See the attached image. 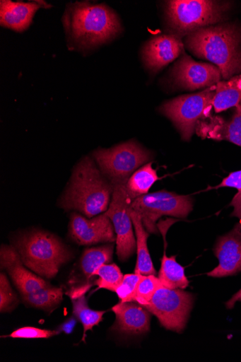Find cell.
Masks as SVG:
<instances>
[{"instance_id":"cell-23","label":"cell","mask_w":241,"mask_h":362,"mask_svg":"<svg viewBox=\"0 0 241 362\" xmlns=\"http://www.w3.org/2000/svg\"><path fill=\"white\" fill-rule=\"evenodd\" d=\"M163 287L169 289H184L189 286L185 269L177 262L176 256L167 257L164 252L158 277Z\"/></svg>"},{"instance_id":"cell-3","label":"cell","mask_w":241,"mask_h":362,"mask_svg":"<svg viewBox=\"0 0 241 362\" xmlns=\"http://www.w3.org/2000/svg\"><path fill=\"white\" fill-rule=\"evenodd\" d=\"M63 23L69 37L80 49L107 42L122 31L119 19L112 9L88 2L69 6Z\"/></svg>"},{"instance_id":"cell-13","label":"cell","mask_w":241,"mask_h":362,"mask_svg":"<svg viewBox=\"0 0 241 362\" xmlns=\"http://www.w3.org/2000/svg\"><path fill=\"white\" fill-rule=\"evenodd\" d=\"M1 267L6 270L21 295L51 286L42 277L30 272L23 264L14 246L4 245L0 251Z\"/></svg>"},{"instance_id":"cell-1","label":"cell","mask_w":241,"mask_h":362,"mask_svg":"<svg viewBox=\"0 0 241 362\" xmlns=\"http://www.w3.org/2000/svg\"><path fill=\"white\" fill-rule=\"evenodd\" d=\"M187 49L196 57L213 63L227 81L241 73V26L222 23L201 28L185 40Z\"/></svg>"},{"instance_id":"cell-12","label":"cell","mask_w":241,"mask_h":362,"mask_svg":"<svg viewBox=\"0 0 241 362\" xmlns=\"http://www.w3.org/2000/svg\"><path fill=\"white\" fill-rule=\"evenodd\" d=\"M69 235L80 245L113 243L117 241L114 225L106 212L90 218L73 213Z\"/></svg>"},{"instance_id":"cell-19","label":"cell","mask_w":241,"mask_h":362,"mask_svg":"<svg viewBox=\"0 0 241 362\" xmlns=\"http://www.w3.org/2000/svg\"><path fill=\"white\" fill-rule=\"evenodd\" d=\"M90 284H82L72 288L66 294L71 298L73 304L74 316L83 326V341L86 342V334L92 331L103 320L106 311H95L91 310L88 305L86 293L90 288Z\"/></svg>"},{"instance_id":"cell-28","label":"cell","mask_w":241,"mask_h":362,"mask_svg":"<svg viewBox=\"0 0 241 362\" xmlns=\"http://www.w3.org/2000/svg\"><path fill=\"white\" fill-rule=\"evenodd\" d=\"M222 187H233L237 189V193L234 196L229 206L233 207V212L231 214V216L239 218L241 222V170L230 173L227 177L223 179L220 185L214 187H209L208 190Z\"/></svg>"},{"instance_id":"cell-2","label":"cell","mask_w":241,"mask_h":362,"mask_svg":"<svg viewBox=\"0 0 241 362\" xmlns=\"http://www.w3.org/2000/svg\"><path fill=\"white\" fill-rule=\"evenodd\" d=\"M113 190L112 183L97 168L94 160L86 157L75 168L59 206L90 218L107 212Z\"/></svg>"},{"instance_id":"cell-15","label":"cell","mask_w":241,"mask_h":362,"mask_svg":"<svg viewBox=\"0 0 241 362\" xmlns=\"http://www.w3.org/2000/svg\"><path fill=\"white\" fill-rule=\"evenodd\" d=\"M182 39L172 35H161L151 39L143 49V58L147 68L157 73L182 54Z\"/></svg>"},{"instance_id":"cell-16","label":"cell","mask_w":241,"mask_h":362,"mask_svg":"<svg viewBox=\"0 0 241 362\" xmlns=\"http://www.w3.org/2000/svg\"><path fill=\"white\" fill-rule=\"evenodd\" d=\"M116 321L112 330L124 335H142L151 328V313L134 302H120L112 308Z\"/></svg>"},{"instance_id":"cell-30","label":"cell","mask_w":241,"mask_h":362,"mask_svg":"<svg viewBox=\"0 0 241 362\" xmlns=\"http://www.w3.org/2000/svg\"><path fill=\"white\" fill-rule=\"evenodd\" d=\"M60 334L59 331L45 330L34 327H23L17 329L11 335L2 337H10L12 339H47L57 336Z\"/></svg>"},{"instance_id":"cell-4","label":"cell","mask_w":241,"mask_h":362,"mask_svg":"<svg viewBox=\"0 0 241 362\" xmlns=\"http://www.w3.org/2000/svg\"><path fill=\"white\" fill-rule=\"evenodd\" d=\"M14 247L28 269L48 279L55 277L74 257L73 252L57 237L40 230L21 235Z\"/></svg>"},{"instance_id":"cell-6","label":"cell","mask_w":241,"mask_h":362,"mask_svg":"<svg viewBox=\"0 0 241 362\" xmlns=\"http://www.w3.org/2000/svg\"><path fill=\"white\" fill-rule=\"evenodd\" d=\"M216 92V85L197 93L177 97L165 103L160 112L174 123L182 140L189 141L198 122L213 116Z\"/></svg>"},{"instance_id":"cell-9","label":"cell","mask_w":241,"mask_h":362,"mask_svg":"<svg viewBox=\"0 0 241 362\" xmlns=\"http://www.w3.org/2000/svg\"><path fill=\"white\" fill-rule=\"evenodd\" d=\"M194 304V296L182 289L159 288L150 303L143 306L167 330L182 333Z\"/></svg>"},{"instance_id":"cell-18","label":"cell","mask_w":241,"mask_h":362,"mask_svg":"<svg viewBox=\"0 0 241 362\" xmlns=\"http://www.w3.org/2000/svg\"><path fill=\"white\" fill-rule=\"evenodd\" d=\"M40 7V5L36 3H16L8 0L1 1L0 23L6 28L23 32L31 24L34 15Z\"/></svg>"},{"instance_id":"cell-27","label":"cell","mask_w":241,"mask_h":362,"mask_svg":"<svg viewBox=\"0 0 241 362\" xmlns=\"http://www.w3.org/2000/svg\"><path fill=\"white\" fill-rule=\"evenodd\" d=\"M160 287V281L155 275L143 276L137 285L131 302L145 306L150 303L156 291Z\"/></svg>"},{"instance_id":"cell-31","label":"cell","mask_w":241,"mask_h":362,"mask_svg":"<svg viewBox=\"0 0 241 362\" xmlns=\"http://www.w3.org/2000/svg\"><path fill=\"white\" fill-rule=\"evenodd\" d=\"M143 276V275L135 273L134 274L124 275L122 284L115 292L120 302L125 303L131 301L137 285H139Z\"/></svg>"},{"instance_id":"cell-29","label":"cell","mask_w":241,"mask_h":362,"mask_svg":"<svg viewBox=\"0 0 241 362\" xmlns=\"http://www.w3.org/2000/svg\"><path fill=\"white\" fill-rule=\"evenodd\" d=\"M19 301L17 295L4 273L0 275V311L9 313L14 310Z\"/></svg>"},{"instance_id":"cell-17","label":"cell","mask_w":241,"mask_h":362,"mask_svg":"<svg viewBox=\"0 0 241 362\" xmlns=\"http://www.w3.org/2000/svg\"><path fill=\"white\" fill-rule=\"evenodd\" d=\"M195 131L202 139L226 141L241 147V102L230 119L212 116L199 122Z\"/></svg>"},{"instance_id":"cell-32","label":"cell","mask_w":241,"mask_h":362,"mask_svg":"<svg viewBox=\"0 0 241 362\" xmlns=\"http://www.w3.org/2000/svg\"><path fill=\"white\" fill-rule=\"evenodd\" d=\"M77 323V318L74 316L73 317H71L70 319L67 320L65 322L61 324L58 330L60 333L63 332L66 334H71L76 325Z\"/></svg>"},{"instance_id":"cell-21","label":"cell","mask_w":241,"mask_h":362,"mask_svg":"<svg viewBox=\"0 0 241 362\" xmlns=\"http://www.w3.org/2000/svg\"><path fill=\"white\" fill-rule=\"evenodd\" d=\"M241 102V74L216 85L213 102L215 112L236 107Z\"/></svg>"},{"instance_id":"cell-5","label":"cell","mask_w":241,"mask_h":362,"mask_svg":"<svg viewBox=\"0 0 241 362\" xmlns=\"http://www.w3.org/2000/svg\"><path fill=\"white\" fill-rule=\"evenodd\" d=\"M230 2L212 0H173L165 4L170 35L182 39L206 27L225 21Z\"/></svg>"},{"instance_id":"cell-10","label":"cell","mask_w":241,"mask_h":362,"mask_svg":"<svg viewBox=\"0 0 241 362\" xmlns=\"http://www.w3.org/2000/svg\"><path fill=\"white\" fill-rule=\"evenodd\" d=\"M112 185V201L106 213L114 227L117 256L120 261L125 262L136 249L134 228L129 213L131 202L126 191V183Z\"/></svg>"},{"instance_id":"cell-26","label":"cell","mask_w":241,"mask_h":362,"mask_svg":"<svg viewBox=\"0 0 241 362\" xmlns=\"http://www.w3.org/2000/svg\"><path fill=\"white\" fill-rule=\"evenodd\" d=\"M98 276L95 282L98 288H105L112 292H116L124 276L116 264L102 265L94 273V276Z\"/></svg>"},{"instance_id":"cell-22","label":"cell","mask_w":241,"mask_h":362,"mask_svg":"<svg viewBox=\"0 0 241 362\" xmlns=\"http://www.w3.org/2000/svg\"><path fill=\"white\" fill-rule=\"evenodd\" d=\"M114 250V245L110 244L88 248L84 251L81 259L80 268L87 283L100 267L109 264L112 261Z\"/></svg>"},{"instance_id":"cell-7","label":"cell","mask_w":241,"mask_h":362,"mask_svg":"<svg viewBox=\"0 0 241 362\" xmlns=\"http://www.w3.org/2000/svg\"><path fill=\"white\" fill-rule=\"evenodd\" d=\"M98 168L112 184L126 183L129 177L152 158V153L134 141L110 149L99 148L93 153Z\"/></svg>"},{"instance_id":"cell-33","label":"cell","mask_w":241,"mask_h":362,"mask_svg":"<svg viewBox=\"0 0 241 362\" xmlns=\"http://www.w3.org/2000/svg\"><path fill=\"white\" fill-rule=\"evenodd\" d=\"M237 302H241V289L235 293L232 298L225 303L227 309L231 310Z\"/></svg>"},{"instance_id":"cell-24","label":"cell","mask_w":241,"mask_h":362,"mask_svg":"<svg viewBox=\"0 0 241 362\" xmlns=\"http://www.w3.org/2000/svg\"><path fill=\"white\" fill-rule=\"evenodd\" d=\"M159 180L156 170L152 167L151 162L137 170L129 177L125 186L131 202L136 197L148 194L151 188Z\"/></svg>"},{"instance_id":"cell-8","label":"cell","mask_w":241,"mask_h":362,"mask_svg":"<svg viewBox=\"0 0 241 362\" xmlns=\"http://www.w3.org/2000/svg\"><path fill=\"white\" fill-rule=\"evenodd\" d=\"M130 208L141 216L147 232L157 235L158 219L163 216L187 218L193 210V200L189 195L162 190L136 197Z\"/></svg>"},{"instance_id":"cell-14","label":"cell","mask_w":241,"mask_h":362,"mask_svg":"<svg viewBox=\"0 0 241 362\" xmlns=\"http://www.w3.org/2000/svg\"><path fill=\"white\" fill-rule=\"evenodd\" d=\"M214 253L219 265L208 274L213 278H223L241 272V222L235 224L227 235L218 238Z\"/></svg>"},{"instance_id":"cell-25","label":"cell","mask_w":241,"mask_h":362,"mask_svg":"<svg viewBox=\"0 0 241 362\" xmlns=\"http://www.w3.org/2000/svg\"><path fill=\"white\" fill-rule=\"evenodd\" d=\"M61 288L49 286L25 295H21L23 301L36 309L51 310L56 308L63 300Z\"/></svg>"},{"instance_id":"cell-20","label":"cell","mask_w":241,"mask_h":362,"mask_svg":"<svg viewBox=\"0 0 241 362\" xmlns=\"http://www.w3.org/2000/svg\"><path fill=\"white\" fill-rule=\"evenodd\" d=\"M129 213L134 228L137 253L134 273L143 276H156L157 272L148 247V239L151 234L147 232L141 216L131 208Z\"/></svg>"},{"instance_id":"cell-11","label":"cell","mask_w":241,"mask_h":362,"mask_svg":"<svg viewBox=\"0 0 241 362\" xmlns=\"http://www.w3.org/2000/svg\"><path fill=\"white\" fill-rule=\"evenodd\" d=\"M170 74L176 85L189 90L211 87L222 78L217 66L196 62L186 53L176 62Z\"/></svg>"}]
</instances>
